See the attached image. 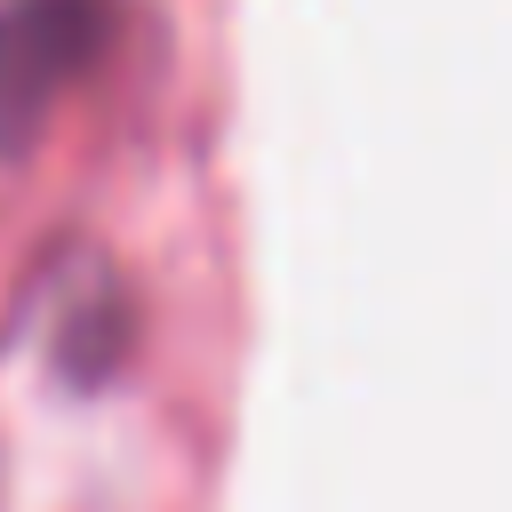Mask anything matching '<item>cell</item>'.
<instances>
[{"label":"cell","mask_w":512,"mask_h":512,"mask_svg":"<svg viewBox=\"0 0 512 512\" xmlns=\"http://www.w3.org/2000/svg\"><path fill=\"white\" fill-rule=\"evenodd\" d=\"M112 40V0H0V144H24L40 112Z\"/></svg>","instance_id":"1"}]
</instances>
